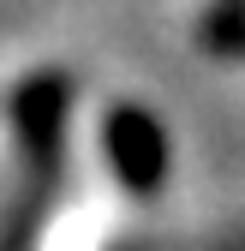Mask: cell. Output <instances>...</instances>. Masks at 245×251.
Wrapping results in <instances>:
<instances>
[{"label":"cell","mask_w":245,"mask_h":251,"mask_svg":"<svg viewBox=\"0 0 245 251\" xmlns=\"http://www.w3.org/2000/svg\"><path fill=\"white\" fill-rule=\"evenodd\" d=\"M102 155H108L114 179L126 185L132 198H156L168 185V168H173V144H168L162 120L144 102H114L108 108V120H102Z\"/></svg>","instance_id":"obj_2"},{"label":"cell","mask_w":245,"mask_h":251,"mask_svg":"<svg viewBox=\"0 0 245 251\" xmlns=\"http://www.w3.org/2000/svg\"><path fill=\"white\" fill-rule=\"evenodd\" d=\"M197 42L216 60H239L245 54V0H209L197 18Z\"/></svg>","instance_id":"obj_3"},{"label":"cell","mask_w":245,"mask_h":251,"mask_svg":"<svg viewBox=\"0 0 245 251\" xmlns=\"http://www.w3.org/2000/svg\"><path fill=\"white\" fill-rule=\"evenodd\" d=\"M66 120H72V78L66 72H30L12 96V132L24 150V198L6 215L0 251H24L30 233L42 227V209L60 185V150H66Z\"/></svg>","instance_id":"obj_1"}]
</instances>
